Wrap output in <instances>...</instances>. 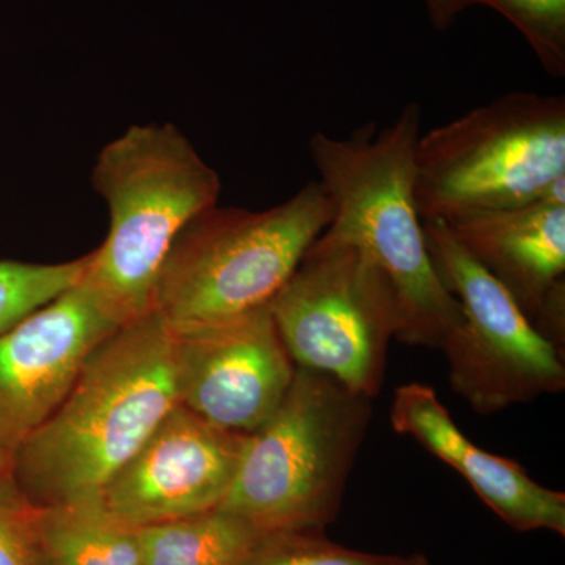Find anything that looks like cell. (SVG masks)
I'll return each mask as SVG.
<instances>
[{"instance_id":"6da1fadb","label":"cell","mask_w":565,"mask_h":565,"mask_svg":"<svg viewBox=\"0 0 565 565\" xmlns=\"http://www.w3.org/2000/svg\"><path fill=\"white\" fill-rule=\"evenodd\" d=\"M177 405V337L151 311L90 353L57 411L21 446L11 479L40 508L102 494Z\"/></svg>"},{"instance_id":"7a4b0ae2","label":"cell","mask_w":565,"mask_h":565,"mask_svg":"<svg viewBox=\"0 0 565 565\" xmlns=\"http://www.w3.org/2000/svg\"><path fill=\"white\" fill-rule=\"evenodd\" d=\"M423 111L411 103L379 131L375 122L340 139L316 132L308 143L333 217L326 236L366 253L392 285L396 340L441 349L462 311L435 273L415 203V150Z\"/></svg>"},{"instance_id":"3957f363","label":"cell","mask_w":565,"mask_h":565,"mask_svg":"<svg viewBox=\"0 0 565 565\" xmlns=\"http://www.w3.org/2000/svg\"><path fill=\"white\" fill-rule=\"evenodd\" d=\"M92 182L110 223L82 281L115 326H128L151 313L167 256L218 203L221 178L173 125H136L103 148Z\"/></svg>"},{"instance_id":"277c9868","label":"cell","mask_w":565,"mask_h":565,"mask_svg":"<svg viewBox=\"0 0 565 565\" xmlns=\"http://www.w3.org/2000/svg\"><path fill=\"white\" fill-rule=\"evenodd\" d=\"M371 419V397L297 367L280 407L245 438L218 509L263 535L323 530L340 511Z\"/></svg>"},{"instance_id":"5b68a950","label":"cell","mask_w":565,"mask_h":565,"mask_svg":"<svg viewBox=\"0 0 565 565\" xmlns=\"http://www.w3.org/2000/svg\"><path fill=\"white\" fill-rule=\"evenodd\" d=\"M332 217L318 181L266 211L215 204L185 226L167 256L152 313L181 333L267 307Z\"/></svg>"},{"instance_id":"8992f818","label":"cell","mask_w":565,"mask_h":565,"mask_svg":"<svg viewBox=\"0 0 565 565\" xmlns=\"http://www.w3.org/2000/svg\"><path fill=\"white\" fill-rule=\"evenodd\" d=\"M565 177V98L514 92L422 134L415 203L423 222L539 202Z\"/></svg>"},{"instance_id":"52a82bcc","label":"cell","mask_w":565,"mask_h":565,"mask_svg":"<svg viewBox=\"0 0 565 565\" xmlns=\"http://www.w3.org/2000/svg\"><path fill=\"white\" fill-rule=\"evenodd\" d=\"M269 311L297 367L377 396L399 311L392 285L366 253L322 233Z\"/></svg>"},{"instance_id":"ba28073f","label":"cell","mask_w":565,"mask_h":565,"mask_svg":"<svg viewBox=\"0 0 565 565\" xmlns=\"http://www.w3.org/2000/svg\"><path fill=\"white\" fill-rule=\"evenodd\" d=\"M423 230L435 273L462 311V322L440 349L455 393L476 414L489 416L564 392V351L535 329L445 222H423Z\"/></svg>"},{"instance_id":"9c48e42d","label":"cell","mask_w":565,"mask_h":565,"mask_svg":"<svg viewBox=\"0 0 565 565\" xmlns=\"http://www.w3.org/2000/svg\"><path fill=\"white\" fill-rule=\"evenodd\" d=\"M118 329L79 281L0 334V478H11L21 446L57 411L90 353Z\"/></svg>"},{"instance_id":"30bf717a","label":"cell","mask_w":565,"mask_h":565,"mask_svg":"<svg viewBox=\"0 0 565 565\" xmlns=\"http://www.w3.org/2000/svg\"><path fill=\"white\" fill-rule=\"evenodd\" d=\"M174 337L180 404L230 433L262 427L296 375L269 305Z\"/></svg>"},{"instance_id":"8fae6325","label":"cell","mask_w":565,"mask_h":565,"mask_svg":"<svg viewBox=\"0 0 565 565\" xmlns=\"http://www.w3.org/2000/svg\"><path fill=\"white\" fill-rule=\"evenodd\" d=\"M245 438L177 405L110 479L104 504L137 530L214 511L232 487Z\"/></svg>"},{"instance_id":"7c38bea8","label":"cell","mask_w":565,"mask_h":565,"mask_svg":"<svg viewBox=\"0 0 565 565\" xmlns=\"http://www.w3.org/2000/svg\"><path fill=\"white\" fill-rule=\"evenodd\" d=\"M445 223L535 329L564 351L565 206L535 202Z\"/></svg>"},{"instance_id":"4fadbf2b","label":"cell","mask_w":565,"mask_h":565,"mask_svg":"<svg viewBox=\"0 0 565 565\" xmlns=\"http://www.w3.org/2000/svg\"><path fill=\"white\" fill-rule=\"evenodd\" d=\"M393 429L455 468L476 494L519 533L546 530L565 535V494L537 484L514 460L476 446L459 429L433 386L405 384L394 392Z\"/></svg>"},{"instance_id":"5bb4252c","label":"cell","mask_w":565,"mask_h":565,"mask_svg":"<svg viewBox=\"0 0 565 565\" xmlns=\"http://www.w3.org/2000/svg\"><path fill=\"white\" fill-rule=\"evenodd\" d=\"M40 527L50 565H143L139 530L111 514L102 494L43 505Z\"/></svg>"},{"instance_id":"9a60e30c","label":"cell","mask_w":565,"mask_h":565,"mask_svg":"<svg viewBox=\"0 0 565 565\" xmlns=\"http://www.w3.org/2000/svg\"><path fill=\"white\" fill-rule=\"evenodd\" d=\"M263 534L232 514H204L140 527L143 565H245Z\"/></svg>"},{"instance_id":"2e32d148","label":"cell","mask_w":565,"mask_h":565,"mask_svg":"<svg viewBox=\"0 0 565 565\" xmlns=\"http://www.w3.org/2000/svg\"><path fill=\"white\" fill-rule=\"evenodd\" d=\"M92 253L73 262H0V334L82 281Z\"/></svg>"},{"instance_id":"e0dca14e","label":"cell","mask_w":565,"mask_h":565,"mask_svg":"<svg viewBox=\"0 0 565 565\" xmlns=\"http://www.w3.org/2000/svg\"><path fill=\"white\" fill-rule=\"evenodd\" d=\"M456 17L470 6L503 14L525 36L546 73L565 76V0H451Z\"/></svg>"},{"instance_id":"ac0fdd59","label":"cell","mask_w":565,"mask_h":565,"mask_svg":"<svg viewBox=\"0 0 565 565\" xmlns=\"http://www.w3.org/2000/svg\"><path fill=\"white\" fill-rule=\"evenodd\" d=\"M404 556L356 552L330 541L322 530L263 535L245 565H403Z\"/></svg>"},{"instance_id":"d6986e66","label":"cell","mask_w":565,"mask_h":565,"mask_svg":"<svg viewBox=\"0 0 565 565\" xmlns=\"http://www.w3.org/2000/svg\"><path fill=\"white\" fill-rule=\"evenodd\" d=\"M0 565H50L40 527V508L11 478H0Z\"/></svg>"},{"instance_id":"ffe728a7","label":"cell","mask_w":565,"mask_h":565,"mask_svg":"<svg viewBox=\"0 0 565 565\" xmlns=\"http://www.w3.org/2000/svg\"><path fill=\"white\" fill-rule=\"evenodd\" d=\"M424 2H426L427 13H429L434 28L445 31L456 20L451 0H424Z\"/></svg>"},{"instance_id":"44dd1931","label":"cell","mask_w":565,"mask_h":565,"mask_svg":"<svg viewBox=\"0 0 565 565\" xmlns=\"http://www.w3.org/2000/svg\"><path fill=\"white\" fill-rule=\"evenodd\" d=\"M403 565H430L426 556L414 555L405 557Z\"/></svg>"}]
</instances>
